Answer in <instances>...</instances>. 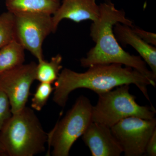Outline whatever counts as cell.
Segmentation results:
<instances>
[{"mask_svg":"<svg viewBox=\"0 0 156 156\" xmlns=\"http://www.w3.org/2000/svg\"><path fill=\"white\" fill-rule=\"evenodd\" d=\"M111 129L125 156H141L145 154L148 141L156 129V119L128 117Z\"/></svg>","mask_w":156,"mask_h":156,"instance_id":"7","label":"cell"},{"mask_svg":"<svg viewBox=\"0 0 156 156\" xmlns=\"http://www.w3.org/2000/svg\"><path fill=\"white\" fill-rule=\"evenodd\" d=\"M100 16L99 5L96 0H62L52 15L53 32H56L59 23L64 19L80 23L86 20L96 21Z\"/></svg>","mask_w":156,"mask_h":156,"instance_id":"10","label":"cell"},{"mask_svg":"<svg viewBox=\"0 0 156 156\" xmlns=\"http://www.w3.org/2000/svg\"><path fill=\"white\" fill-rule=\"evenodd\" d=\"M114 33L119 42L124 46L130 45L149 66L156 76V48L147 44L134 33L131 27L118 23L114 25Z\"/></svg>","mask_w":156,"mask_h":156,"instance_id":"11","label":"cell"},{"mask_svg":"<svg viewBox=\"0 0 156 156\" xmlns=\"http://www.w3.org/2000/svg\"><path fill=\"white\" fill-rule=\"evenodd\" d=\"M15 39L38 61L44 59L43 45L53 32L52 15L37 13L14 14Z\"/></svg>","mask_w":156,"mask_h":156,"instance_id":"6","label":"cell"},{"mask_svg":"<svg viewBox=\"0 0 156 156\" xmlns=\"http://www.w3.org/2000/svg\"><path fill=\"white\" fill-rule=\"evenodd\" d=\"M25 50L16 39L0 48V74L23 64Z\"/></svg>","mask_w":156,"mask_h":156,"instance_id":"13","label":"cell"},{"mask_svg":"<svg viewBox=\"0 0 156 156\" xmlns=\"http://www.w3.org/2000/svg\"><path fill=\"white\" fill-rule=\"evenodd\" d=\"M45 132L34 110L26 106L12 114L0 131V141L9 156H34L44 152Z\"/></svg>","mask_w":156,"mask_h":156,"instance_id":"3","label":"cell"},{"mask_svg":"<svg viewBox=\"0 0 156 156\" xmlns=\"http://www.w3.org/2000/svg\"><path fill=\"white\" fill-rule=\"evenodd\" d=\"M6 155H7V154H6L5 148H4V147L2 144V143L0 141V156Z\"/></svg>","mask_w":156,"mask_h":156,"instance_id":"20","label":"cell"},{"mask_svg":"<svg viewBox=\"0 0 156 156\" xmlns=\"http://www.w3.org/2000/svg\"><path fill=\"white\" fill-rule=\"evenodd\" d=\"M100 16L92 22L90 35L95 46L80 60L81 66L88 68L98 64L119 63L134 69L141 73L156 87V76L147 68L140 56L125 51L120 46L113 27L118 23L132 27L133 22L126 17L125 11L116 9L111 0H105L99 5Z\"/></svg>","mask_w":156,"mask_h":156,"instance_id":"1","label":"cell"},{"mask_svg":"<svg viewBox=\"0 0 156 156\" xmlns=\"http://www.w3.org/2000/svg\"><path fill=\"white\" fill-rule=\"evenodd\" d=\"M129 89V85H124L114 90L98 94L97 103L92 106V122L111 128L128 117L145 119L155 118L156 111L154 106L138 105L135 101L136 97L130 93Z\"/></svg>","mask_w":156,"mask_h":156,"instance_id":"4","label":"cell"},{"mask_svg":"<svg viewBox=\"0 0 156 156\" xmlns=\"http://www.w3.org/2000/svg\"><path fill=\"white\" fill-rule=\"evenodd\" d=\"M15 39L14 14L7 11L0 14V48Z\"/></svg>","mask_w":156,"mask_h":156,"instance_id":"15","label":"cell"},{"mask_svg":"<svg viewBox=\"0 0 156 156\" xmlns=\"http://www.w3.org/2000/svg\"><path fill=\"white\" fill-rule=\"evenodd\" d=\"M37 65L32 62L0 74V89L9 98L12 114L26 106L30 87L36 80Z\"/></svg>","mask_w":156,"mask_h":156,"instance_id":"8","label":"cell"},{"mask_svg":"<svg viewBox=\"0 0 156 156\" xmlns=\"http://www.w3.org/2000/svg\"><path fill=\"white\" fill-rule=\"evenodd\" d=\"M92 156H120L123 150L111 128L92 122L82 135Z\"/></svg>","mask_w":156,"mask_h":156,"instance_id":"9","label":"cell"},{"mask_svg":"<svg viewBox=\"0 0 156 156\" xmlns=\"http://www.w3.org/2000/svg\"><path fill=\"white\" fill-rule=\"evenodd\" d=\"M62 56L58 54L52 57L50 62L44 59L38 61L36 71V80L41 83H55L62 68Z\"/></svg>","mask_w":156,"mask_h":156,"instance_id":"14","label":"cell"},{"mask_svg":"<svg viewBox=\"0 0 156 156\" xmlns=\"http://www.w3.org/2000/svg\"><path fill=\"white\" fill-rule=\"evenodd\" d=\"M92 105L89 98L80 96L63 119L48 133L49 148L53 156H68L75 142L92 122Z\"/></svg>","mask_w":156,"mask_h":156,"instance_id":"5","label":"cell"},{"mask_svg":"<svg viewBox=\"0 0 156 156\" xmlns=\"http://www.w3.org/2000/svg\"><path fill=\"white\" fill-rule=\"evenodd\" d=\"M54 88L52 84L41 83L37 87L33 98L31 99V107L33 109L40 111L46 105Z\"/></svg>","mask_w":156,"mask_h":156,"instance_id":"16","label":"cell"},{"mask_svg":"<svg viewBox=\"0 0 156 156\" xmlns=\"http://www.w3.org/2000/svg\"><path fill=\"white\" fill-rule=\"evenodd\" d=\"M12 115L9 98L5 93L0 89V131Z\"/></svg>","mask_w":156,"mask_h":156,"instance_id":"17","label":"cell"},{"mask_svg":"<svg viewBox=\"0 0 156 156\" xmlns=\"http://www.w3.org/2000/svg\"><path fill=\"white\" fill-rule=\"evenodd\" d=\"M60 4V0H5L7 10L13 14L28 12L53 15Z\"/></svg>","mask_w":156,"mask_h":156,"instance_id":"12","label":"cell"},{"mask_svg":"<svg viewBox=\"0 0 156 156\" xmlns=\"http://www.w3.org/2000/svg\"><path fill=\"white\" fill-rule=\"evenodd\" d=\"M132 30L134 33L136 34L137 36L139 37L140 39L143 40L144 41L146 42L147 44L156 46V35L154 33L150 32L147 31L139 28L137 27L133 26L132 27Z\"/></svg>","mask_w":156,"mask_h":156,"instance_id":"18","label":"cell"},{"mask_svg":"<svg viewBox=\"0 0 156 156\" xmlns=\"http://www.w3.org/2000/svg\"><path fill=\"white\" fill-rule=\"evenodd\" d=\"M145 154L148 156H156V129L154 131L147 144Z\"/></svg>","mask_w":156,"mask_h":156,"instance_id":"19","label":"cell"},{"mask_svg":"<svg viewBox=\"0 0 156 156\" xmlns=\"http://www.w3.org/2000/svg\"><path fill=\"white\" fill-rule=\"evenodd\" d=\"M84 73H77L65 68L55 82L53 100L64 107L69 94L78 89H90L98 94L108 92L115 87L134 84L150 101L147 86L151 82L141 73L132 68L119 63L92 66Z\"/></svg>","mask_w":156,"mask_h":156,"instance_id":"2","label":"cell"}]
</instances>
